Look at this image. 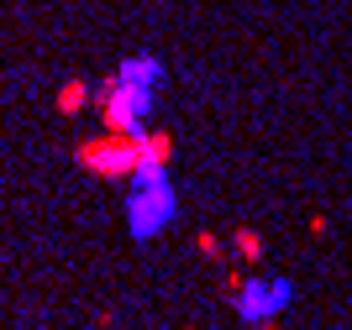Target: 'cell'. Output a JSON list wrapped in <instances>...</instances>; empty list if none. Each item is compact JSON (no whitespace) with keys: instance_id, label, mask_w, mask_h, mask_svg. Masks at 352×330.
Returning a JSON list of instances; mask_svg holds the SVG:
<instances>
[{"instance_id":"obj_5","label":"cell","mask_w":352,"mask_h":330,"mask_svg":"<svg viewBox=\"0 0 352 330\" xmlns=\"http://www.w3.org/2000/svg\"><path fill=\"white\" fill-rule=\"evenodd\" d=\"M85 105H95V84H85V79H69V84L58 89V115H79Z\"/></svg>"},{"instance_id":"obj_7","label":"cell","mask_w":352,"mask_h":330,"mask_svg":"<svg viewBox=\"0 0 352 330\" xmlns=\"http://www.w3.org/2000/svg\"><path fill=\"white\" fill-rule=\"evenodd\" d=\"M195 246H200V257H210V262H226V246H232V241L221 246V236H216V231H200V236H195Z\"/></svg>"},{"instance_id":"obj_2","label":"cell","mask_w":352,"mask_h":330,"mask_svg":"<svg viewBox=\"0 0 352 330\" xmlns=\"http://www.w3.org/2000/svg\"><path fill=\"white\" fill-rule=\"evenodd\" d=\"M74 163L105 184H116V178H137L142 168V137H116V131H100V137H85V142L74 147Z\"/></svg>"},{"instance_id":"obj_4","label":"cell","mask_w":352,"mask_h":330,"mask_svg":"<svg viewBox=\"0 0 352 330\" xmlns=\"http://www.w3.org/2000/svg\"><path fill=\"white\" fill-rule=\"evenodd\" d=\"M289 299H294V283H289V278H248L242 294L232 299V309L248 320V325H263V320H274Z\"/></svg>"},{"instance_id":"obj_8","label":"cell","mask_w":352,"mask_h":330,"mask_svg":"<svg viewBox=\"0 0 352 330\" xmlns=\"http://www.w3.org/2000/svg\"><path fill=\"white\" fill-rule=\"evenodd\" d=\"M252 330H279V325H274V320H263V325H252Z\"/></svg>"},{"instance_id":"obj_6","label":"cell","mask_w":352,"mask_h":330,"mask_svg":"<svg viewBox=\"0 0 352 330\" xmlns=\"http://www.w3.org/2000/svg\"><path fill=\"white\" fill-rule=\"evenodd\" d=\"M232 252H236L242 262H263V257H268V241H263L252 226H236V231H232Z\"/></svg>"},{"instance_id":"obj_3","label":"cell","mask_w":352,"mask_h":330,"mask_svg":"<svg viewBox=\"0 0 352 330\" xmlns=\"http://www.w3.org/2000/svg\"><path fill=\"white\" fill-rule=\"evenodd\" d=\"M174 215H179V194H174L168 178H142V184H132V194H126V226H132L137 241H153Z\"/></svg>"},{"instance_id":"obj_1","label":"cell","mask_w":352,"mask_h":330,"mask_svg":"<svg viewBox=\"0 0 352 330\" xmlns=\"http://www.w3.org/2000/svg\"><path fill=\"white\" fill-rule=\"evenodd\" d=\"M163 79V63L153 53L121 58L116 73H105L95 84V110H100L105 131L116 137H147V115H153V84Z\"/></svg>"}]
</instances>
